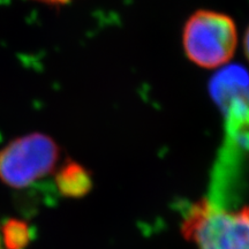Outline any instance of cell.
Listing matches in <instances>:
<instances>
[{
  "mask_svg": "<svg viewBox=\"0 0 249 249\" xmlns=\"http://www.w3.org/2000/svg\"><path fill=\"white\" fill-rule=\"evenodd\" d=\"M181 231L197 249H249V207L226 210L202 198L186 213Z\"/></svg>",
  "mask_w": 249,
  "mask_h": 249,
  "instance_id": "1",
  "label": "cell"
},
{
  "mask_svg": "<svg viewBox=\"0 0 249 249\" xmlns=\"http://www.w3.org/2000/svg\"><path fill=\"white\" fill-rule=\"evenodd\" d=\"M0 249H2V248H1V244H0Z\"/></svg>",
  "mask_w": 249,
  "mask_h": 249,
  "instance_id": "8",
  "label": "cell"
},
{
  "mask_svg": "<svg viewBox=\"0 0 249 249\" xmlns=\"http://www.w3.org/2000/svg\"><path fill=\"white\" fill-rule=\"evenodd\" d=\"M37 1H42L50 5H64V4H67V2H70L71 0H37Z\"/></svg>",
  "mask_w": 249,
  "mask_h": 249,
  "instance_id": "7",
  "label": "cell"
},
{
  "mask_svg": "<svg viewBox=\"0 0 249 249\" xmlns=\"http://www.w3.org/2000/svg\"><path fill=\"white\" fill-rule=\"evenodd\" d=\"M186 57L196 66L216 70L226 65L238 46V29L229 15L200 9L187 18L182 30Z\"/></svg>",
  "mask_w": 249,
  "mask_h": 249,
  "instance_id": "2",
  "label": "cell"
},
{
  "mask_svg": "<svg viewBox=\"0 0 249 249\" xmlns=\"http://www.w3.org/2000/svg\"><path fill=\"white\" fill-rule=\"evenodd\" d=\"M244 52L246 58H247V60L249 61V27L247 28V30H246L244 35Z\"/></svg>",
  "mask_w": 249,
  "mask_h": 249,
  "instance_id": "6",
  "label": "cell"
},
{
  "mask_svg": "<svg viewBox=\"0 0 249 249\" xmlns=\"http://www.w3.org/2000/svg\"><path fill=\"white\" fill-rule=\"evenodd\" d=\"M59 148L42 133H31L9 142L0 150V180L13 188H24L53 171Z\"/></svg>",
  "mask_w": 249,
  "mask_h": 249,
  "instance_id": "3",
  "label": "cell"
},
{
  "mask_svg": "<svg viewBox=\"0 0 249 249\" xmlns=\"http://www.w3.org/2000/svg\"><path fill=\"white\" fill-rule=\"evenodd\" d=\"M6 249H24L30 241V229L26 222L8 219L1 229Z\"/></svg>",
  "mask_w": 249,
  "mask_h": 249,
  "instance_id": "5",
  "label": "cell"
},
{
  "mask_svg": "<svg viewBox=\"0 0 249 249\" xmlns=\"http://www.w3.org/2000/svg\"><path fill=\"white\" fill-rule=\"evenodd\" d=\"M58 191L66 197H82L92 188V179L85 166L68 160L55 174Z\"/></svg>",
  "mask_w": 249,
  "mask_h": 249,
  "instance_id": "4",
  "label": "cell"
}]
</instances>
